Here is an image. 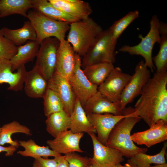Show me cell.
Wrapping results in <instances>:
<instances>
[{"label": "cell", "mask_w": 167, "mask_h": 167, "mask_svg": "<svg viewBox=\"0 0 167 167\" xmlns=\"http://www.w3.org/2000/svg\"><path fill=\"white\" fill-rule=\"evenodd\" d=\"M70 130L74 133H96L89 122L84 109L79 99L76 97L74 110L70 116Z\"/></svg>", "instance_id": "7402d4cb"}, {"label": "cell", "mask_w": 167, "mask_h": 167, "mask_svg": "<svg viewBox=\"0 0 167 167\" xmlns=\"http://www.w3.org/2000/svg\"><path fill=\"white\" fill-rule=\"evenodd\" d=\"M69 167H88L91 165L89 158L71 152L65 155Z\"/></svg>", "instance_id": "e575fe53"}, {"label": "cell", "mask_w": 167, "mask_h": 167, "mask_svg": "<svg viewBox=\"0 0 167 167\" xmlns=\"http://www.w3.org/2000/svg\"><path fill=\"white\" fill-rule=\"evenodd\" d=\"M17 70L16 72H13L10 60L0 57V84H8V90L15 92L21 91L27 71L25 66Z\"/></svg>", "instance_id": "e0dca14e"}, {"label": "cell", "mask_w": 167, "mask_h": 167, "mask_svg": "<svg viewBox=\"0 0 167 167\" xmlns=\"http://www.w3.org/2000/svg\"><path fill=\"white\" fill-rule=\"evenodd\" d=\"M138 145H144L148 148L167 139V122L160 120L145 131L134 133L131 135Z\"/></svg>", "instance_id": "9a60e30c"}, {"label": "cell", "mask_w": 167, "mask_h": 167, "mask_svg": "<svg viewBox=\"0 0 167 167\" xmlns=\"http://www.w3.org/2000/svg\"><path fill=\"white\" fill-rule=\"evenodd\" d=\"M24 89L28 97L34 98H43L47 88L48 81L34 66L26 72Z\"/></svg>", "instance_id": "ffe728a7"}, {"label": "cell", "mask_w": 167, "mask_h": 167, "mask_svg": "<svg viewBox=\"0 0 167 167\" xmlns=\"http://www.w3.org/2000/svg\"><path fill=\"white\" fill-rule=\"evenodd\" d=\"M111 167H125L124 165V166L122 165L120 163H118Z\"/></svg>", "instance_id": "60d3db41"}, {"label": "cell", "mask_w": 167, "mask_h": 167, "mask_svg": "<svg viewBox=\"0 0 167 167\" xmlns=\"http://www.w3.org/2000/svg\"><path fill=\"white\" fill-rule=\"evenodd\" d=\"M149 167H167V164L165 163L164 164L157 165L153 166H150Z\"/></svg>", "instance_id": "ab89813d"}, {"label": "cell", "mask_w": 167, "mask_h": 167, "mask_svg": "<svg viewBox=\"0 0 167 167\" xmlns=\"http://www.w3.org/2000/svg\"><path fill=\"white\" fill-rule=\"evenodd\" d=\"M40 45L36 41H28L18 46L16 54L10 60L13 72L28 62L32 61L36 56Z\"/></svg>", "instance_id": "603a6c76"}, {"label": "cell", "mask_w": 167, "mask_h": 167, "mask_svg": "<svg viewBox=\"0 0 167 167\" xmlns=\"http://www.w3.org/2000/svg\"><path fill=\"white\" fill-rule=\"evenodd\" d=\"M81 57L75 54V64L72 74L68 80L76 96L83 106L98 91V86L91 83L81 69Z\"/></svg>", "instance_id": "9c48e42d"}, {"label": "cell", "mask_w": 167, "mask_h": 167, "mask_svg": "<svg viewBox=\"0 0 167 167\" xmlns=\"http://www.w3.org/2000/svg\"><path fill=\"white\" fill-rule=\"evenodd\" d=\"M60 41L55 37H49L40 44L34 66L47 81L55 72L57 52Z\"/></svg>", "instance_id": "52a82bcc"}, {"label": "cell", "mask_w": 167, "mask_h": 167, "mask_svg": "<svg viewBox=\"0 0 167 167\" xmlns=\"http://www.w3.org/2000/svg\"><path fill=\"white\" fill-rule=\"evenodd\" d=\"M76 53L66 40L60 41L58 49L55 72L68 79L74 71Z\"/></svg>", "instance_id": "2e32d148"}, {"label": "cell", "mask_w": 167, "mask_h": 167, "mask_svg": "<svg viewBox=\"0 0 167 167\" xmlns=\"http://www.w3.org/2000/svg\"><path fill=\"white\" fill-rule=\"evenodd\" d=\"M124 166L125 167H138L132 162L130 159L127 161V163L125 164Z\"/></svg>", "instance_id": "f35d334b"}, {"label": "cell", "mask_w": 167, "mask_h": 167, "mask_svg": "<svg viewBox=\"0 0 167 167\" xmlns=\"http://www.w3.org/2000/svg\"><path fill=\"white\" fill-rule=\"evenodd\" d=\"M117 43L113 40L109 29L103 30L83 56L81 66L102 62L113 64L116 61Z\"/></svg>", "instance_id": "277c9868"}, {"label": "cell", "mask_w": 167, "mask_h": 167, "mask_svg": "<svg viewBox=\"0 0 167 167\" xmlns=\"http://www.w3.org/2000/svg\"><path fill=\"white\" fill-rule=\"evenodd\" d=\"M17 150V148L15 146L10 145L8 147H4L0 145V153L5 152L6 156H10L13 155L14 152Z\"/></svg>", "instance_id": "8d00e7d4"}, {"label": "cell", "mask_w": 167, "mask_h": 167, "mask_svg": "<svg viewBox=\"0 0 167 167\" xmlns=\"http://www.w3.org/2000/svg\"><path fill=\"white\" fill-rule=\"evenodd\" d=\"M131 76L114 67L105 81L98 86V91L112 101L119 104L122 93Z\"/></svg>", "instance_id": "30bf717a"}, {"label": "cell", "mask_w": 167, "mask_h": 167, "mask_svg": "<svg viewBox=\"0 0 167 167\" xmlns=\"http://www.w3.org/2000/svg\"><path fill=\"white\" fill-rule=\"evenodd\" d=\"M0 34L18 47L28 41H35L36 37L35 31L29 20L24 22L23 26L19 28L12 29L3 28L0 29Z\"/></svg>", "instance_id": "44dd1931"}, {"label": "cell", "mask_w": 167, "mask_h": 167, "mask_svg": "<svg viewBox=\"0 0 167 167\" xmlns=\"http://www.w3.org/2000/svg\"><path fill=\"white\" fill-rule=\"evenodd\" d=\"M167 72H155L143 87L135 105L136 115L150 127L167 122Z\"/></svg>", "instance_id": "6da1fadb"}, {"label": "cell", "mask_w": 167, "mask_h": 167, "mask_svg": "<svg viewBox=\"0 0 167 167\" xmlns=\"http://www.w3.org/2000/svg\"><path fill=\"white\" fill-rule=\"evenodd\" d=\"M114 67L113 64L102 62L86 66L83 71L90 82L98 86L105 81Z\"/></svg>", "instance_id": "83f0119b"}, {"label": "cell", "mask_w": 167, "mask_h": 167, "mask_svg": "<svg viewBox=\"0 0 167 167\" xmlns=\"http://www.w3.org/2000/svg\"><path fill=\"white\" fill-rule=\"evenodd\" d=\"M57 161L54 159L40 157L34 159L32 167H56Z\"/></svg>", "instance_id": "d590c367"}, {"label": "cell", "mask_w": 167, "mask_h": 167, "mask_svg": "<svg viewBox=\"0 0 167 167\" xmlns=\"http://www.w3.org/2000/svg\"><path fill=\"white\" fill-rule=\"evenodd\" d=\"M88 167H94L91 164V165H90V166H88Z\"/></svg>", "instance_id": "b9f144b4"}, {"label": "cell", "mask_w": 167, "mask_h": 167, "mask_svg": "<svg viewBox=\"0 0 167 167\" xmlns=\"http://www.w3.org/2000/svg\"><path fill=\"white\" fill-rule=\"evenodd\" d=\"M84 133H74L70 130L61 132L54 138L47 140L46 143L50 149L57 153L65 155L74 152H84L79 147V142Z\"/></svg>", "instance_id": "5bb4252c"}, {"label": "cell", "mask_w": 167, "mask_h": 167, "mask_svg": "<svg viewBox=\"0 0 167 167\" xmlns=\"http://www.w3.org/2000/svg\"><path fill=\"white\" fill-rule=\"evenodd\" d=\"M18 47L0 34V57L10 60L17 53Z\"/></svg>", "instance_id": "836d02e7"}, {"label": "cell", "mask_w": 167, "mask_h": 167, "mask_svg": "<svg viewBox=\"0 0 167 167\" xmlns=\"http://www.w3.org/2000/svg\"><path fill=\"white\" fill-rule=\"evenodd\" d=\"M1 128L0 145L2 146L8 143L17 148L20 146L19 144L18 141L12 139L13 134L22 133L28 136L32 135L31 131L29 128L16 121L4 124Z\"/></svg>", "instance_id": "f1b7e54d"}, {"label": "cell", "mask_w": 167, "mask_h": 167, "mask_svg": "<svg viewBox=\"0 0 167 167\" xmlns=\"http://www.w3.org/2000/svg\"><path fill=\"white\" fill-rule=\"evenodd\" d=\"M42 98L44 100V113L47 117L64 110L60 98L57 93L52 89L47 88Z\"/></svg>", "instance_id": "d6a6232c"}, {"label": "cell", "mask_w": 167, "mask_h": 167, "mask_svg": "<svg viewBox=\"0 0 167 167\" xmlns=\"http://www.w3.org/2000/svg\"><path fill=\"white\" fill-rule=\"evenodd\" d=\"M54 158L57 161L56 167H69L68 163L65 155H60Z\"/></svg>", "instance_id": "74e56055"}, {"label": "cell", "mask_w": 167, "mask_h": 167, "mask_svg": "<svg viewBox=\"0 0 167 167\" xmlns=\"http://www.w3.org/2000/svg\"><path fill=\"white\" fill-rule=\"evenodd\" d=\"M167 147V142L165 143L161 151L158 153L150 155L140 152L130 159V160L138 167H149L152 164L157 165L166 163L165 156Z\"/></svg>", "instance_id": "4dcf8cb0"}, {"label": "cell", "mask_w": 167, "mask_h": 167, "mask_svg": "<svg viewBox=\"0 0 167 167\" xmlns=\"http://www.w3.org/2000/svg\"><path fill=\"white\" fill-rule=\"evenodd\" d=\"M33 7L45 16L56 21L71 24L78 21L54 7L47 0H32Z\"/></svg>", "instance_id": "cb8c5ba5"}, {"label": "cell", "mask_w": 167, "mask_h": 167, "mask_svg": "<svg viewBox=\"0 0 167 167\" xmlns=\"http://www.w3.org/2000/svg\"><path fill=\"white\" fill-rule=\"evenodd\" d=\"M160 34H161L160 49L157 54L152 57L156 72H163L167 70V25L160 22L159 26Z\"/></svg>", "instance_id": "f546056e"}, {"label": "cell", "mask_w": 167, "mask_h": 167, "mask_svg": "<svg viewBox=\"0 0 167 167\" xmlns=\"http://www.w3.org/2000/svg\"><path fill=\"white\" fill-rule=\"evenodd\" d=\"M32 7V0H0V18L14 14L27 17Z\"/></svg>", "instance_id": "484cf974"}, {"label": "cell", "mask_w": 167, "mask_h": 167, "mask_svg": "<svg viewBox=\"0 0 167 167\" xmlns=\"http://www.w3.org/2000/svg\"><path fill=\"white\" fill-rule=\"evenodd\" d=\"M88 134L93 148V156L89 158L91 164L94 167H111L124 161L123 156L118 150L101 143L95 133Z\"/></svg>", "instance_id": "7c38bea8"}, {"label": "cell", "mask_w": 167, "mask_h": 167, "mask_svg": "<svg viewBox=\"0 0 167 167\" xmlns=\"http://www.w3.org/2000/svg\"><path fill=\"white\" fill-rule=\"evenodd\" d=\"M139 16V11L136 10L129 12L122 18L114 22L108 29L115 42L117 43L118 39L122 32Z\"/></svg>", "instance_id": "1f68e13d"}, {"label": "cell", "mask_w": 167, "mask_h": 167, "mask_svg": "<svg viewBox=\"0 0 167 167\" xmlns=\"http://www.w3.org/2000/svg\"><path fill=\"white\" fill-rule=\"evenodd\" d=\"M1 127L0 126V133L1 132Z\"/></svg>", "instance_id": "7bdbcfd3"}, {"label": "cell", "mask_w": 167, "mask_h": 167, "mask_svg": "<svg viewBox=\"0 0 167 167\" xmlns=\"http://www.w3.org/2000/svg\"><path fill=\"white\" fill-rule=\"evenodd\" d=\"M130 107L128 115L120 120L111 131L106 146L115 148L123 156L130 159L137 154L145 153L148 149L136 146L131 138V132L135 125L141 120Z\"/></svg>", "instance_id": "7a4b0ae2"}, {"label": "cell", "mask_w": 167, "mask_h": 167, "mask_svg": "<svg viewBox=\"0 0 167 167\" xmlns=\"http://www.w3.org/2000/svg\"><path fill=\"white\" fill-rule=\"evenodd\" d=\"M103 31L101 26L89 17L70 24L67 41L75 52L83 57Z\"/></svg>", "instance_id": "3957f363"}, {"label": "cell", "mask_w": 167, "mask_h": 167, "mask_svg": "<svg viewBox=\"0 0 167 167\" xmlns=\"http://www.w3.org/2000/svg\"><path fill=\"white\" fill-rule=\"evenodd\" d=\"M18 141L19 146L24 148V150H19L17 153L23 156L30 157L35 159L41 157H55L61 155L49 148L48 146H41L38 145L31 139L27 141L20 140Z\"/></svg>", "instance_id": "d4e9b609"}, {"label": "cell", "mask_w": 167, "mask_h": 167, "mask_svg": "<svg viewBox=\"0 0 167 167\" xmlns=\"http://www.w3.org/2000/svg\"><path fill=\"white\" fill-rule=\"evenodd\" d=\"M55 8L77 20L86 19L92 12L89 3L81 0H49Z\"/></svg>", "instance_id": "d6986e66"}, {"label": "cell", "mask_w": 167, "mask_h": 167, "mask_svg": "<svg viewBox=\"0 0 167 167\" xmlns=\"http://www.w3.org/2000/svg\"><path fill=\"white\" fill-rule=\"evenodd\" d=\"M130 108H126L123 110V114L121 115L109 113L87 114L89 122L96 130L97 135V139L100 143L106 146L111 131L118 122L128 115Z\"/></svg>", "instance_id": "8fae6325"}, {"label": "cell", "mask_w": 167, "mask_h": 167, "mask_svg": "<svg viewBox=\"0 0 167 167\" xmlns=\"http://www.w3.org/2000/svg\"><path fill=\"white\" fill-rule=\"evenodd\" d=\"M47 88L57 93L62 103L64 110L70 116L74 109L76 96L68 79L54 72L48 81Z\"/></svg>", "instance_id": "4fadbf2b"}, {"label": "cell", "mask_w": 167, "mask_h": 167, "mask_svg": "<svg viewBox=\"0 0 167 167\" xmlns=\"http://www.w3.org/2000/svg\"><path fill=\"white\" fill-rule=\"evenodd\" d=\"M47 117L46 131L54 137L70 129V117L64 110L53 113Z\"/></svg>", "instance_id": "4316f807"}, {"label": "cell", "mask_w": 167, "mask_h": 167, "mask_svg": "<svg viewBox=\"0 0 167 167\" xmlns=\"http://www.w3.org/2000/svg\"><path fill=\"white\" fill-rule=\"evenodd\" d=\"M27 17L35 31L36 41L39 45L52 37L60 41L65 39L66 33L69 30L70 24L52 19L34 9L28 11Z\"/></svg>", "instance_id": "5b68a950"}, {"label": "cell", "mask_w": 167, "mask_h": 167, "mask_svg": "<svg viewBox=\"0 0 167 167\" xmlns=\"http://www.w3.org/2000/svg\"><path fill=\"white\" fill-rule=\"evenodd\" d=\"M151 72L143 60L137 64L134 74L121 95L119 105L122 110L136 97L140 95L143 87L151 78Z\"/></svg>", "instance_id": "ba28073f"}, {"label": "cell", "mask_w": 167, "mask_h": 167, "mask_svg": "<svg viewBox=\"0 0 167 167\" xmlns=\"http://www.w3.org/2000/svg\"><path fill=\"white\" fill-rule=\"evenodd\" d=\"M159 20L156 15L152 16L150 22V30L144 37L141 35V40L138 44L134 46L124 45L119 49L120 51L127 53L131 55H140L144 59V63L151 72H153L155 67L152 60V53L154 44H160L161 36L159 32Z\"/></svg>", "instance_id": "8992f818"}, {"label": "cell", "mask_w": 167, "mask_h": 167, "mask_svg": "<svg viewBox=\"0 0 167 167\" xmlns=\"http://www.w3.org/2000/svg\"><path fill=\"white\" fill-rule=\"evenodd\" d=\"M84 108L86 114L109 113L121 115L123 113L119 104L112 101L98 91L88 100Z\"/></svg>", "instance_id": "ac0fdd59"}]
</instances>
